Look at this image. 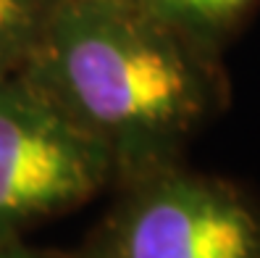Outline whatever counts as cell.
<instances>
[{
  "label": "cell",
  "instance_id": "obj_4",
  "mask_svg": "<svg viewBox=\"0 0 260 258\" xmlns=\"http://www.w3.org/2000/svg\"><path fill=\"white\" fill-rule=\"evenodd\" d=\"M163 24L216 53L250 16L257 0H137Z\"/></svg>",
  "mask_w": 260,
  "mask_h": 258
},
{
  "label": "cell",
  "instance_id": "obj_5",
  "mask_svg": "<svg viewBox=\"0 0 260 258\" xmlns=\"http://www.w3.org/2000/svg\"><path fill=\"white\" fill-rule=\"evenodd\" d=\"M55 6L58 0H0V77L29 64Z\"/></svg>",
  "mask_w": 260,
  "mask_h": 258
},
{
  "label": "cell",
  "instance_id": "obj_3",
  "mask_svg": "<svg viewBox=\"0 0 260 258\" xmlns=\"http://www.w3.org/2000/svg\"><path fill=\"white\" fill-rule=\"evenodd\" d=\"M116 182L108 153L24 74L0 77V242Z\"/></svg>",
  "mask_w": 260,
  "mask_h": 258
},
{
  "label": "cell",
  "instance_id": "obj_6",
  "mask_svg": "<svg viewBox=\"0 0 260 258\" xmlns=\"http://www.w3.org/2000/svg\"><path fill=\"white\" fill-rule=\"evenodd\" d=\"M0 258H66V255L53 253V250H42V248H32L24 242V237H19V240L0 242Z\"/></svg>",
  "mask_w": 260,
  "mask_h": 258
},
{
  "label": "cell",
  "instance_id": "obj_2",
  "mask_svg": "<svg viewBox=\"0 0 260 258\" xmlns=\"http://www.w3.org/2000/svg\"><path fill=\"white\" fill-rule=\"evenodd\" d=\"M84 258H260V208L179 161L124 179Z\"/></svg>",
  "mask_w": 260,
  "mask_h": 258
},
{
  "label": "cell",
  "instance_id": "obj_1",
  "mask_svg": "<svg viewBox=\"0 0 260 258\" xmlns=\"http://www.w3.org/2000/svg\"><path fill=\"white\" fill-rule=\"evenodd\" d=\"M19 74L108 153L116 182L179 161L226 93L218 55L137 0H58Z\"/></svg>",
  "mask_w": 260,
  "mask_h": 258
}]
</instances>
